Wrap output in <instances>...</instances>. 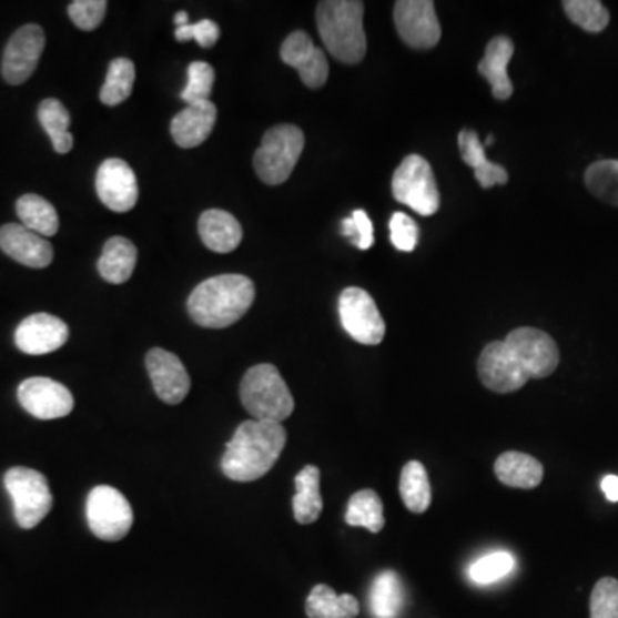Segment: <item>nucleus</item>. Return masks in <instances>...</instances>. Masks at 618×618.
<instances>
[{
    "label": "nucleus",
    "mask_w": 618,
    "mask_h": 618,
    "mask_svg": "<svg viewBox=\"0 0 618 618\" xmlns=\"http://www.w3.org/2000/svg\"><path fill=\"white\" fill-rule=\"evenodd\" d=\"M342 234L361 251L369 250L375 244L373 222L365 210H356L349 219L342 221Z\"/></svg>",
    "instance_id": "obj_39"
},
{
    "label": "nucleus",
    "mask_w": 618,
    "mask_h": 618,
    "mask_svg": "<svg viewBox=\"0 0 618 618\" xmlns=\"http://www.w3.org/2000/svg\"><path fill=\"white\" fill-rule=\"evenodd\" d=\"M39 119L43 130L52 140L53 150L61 155L71 152L74 138L69 133L71 115H69L68 109L59 100H43L39 107Z\"/></svg>",
    "instance_id": "obj_31"
},
{
    "label": "nucleus",
    "mask_w": 618,
    "mask_h": 618,
    "mask_svg": "<svg viewBox=\"0 0 618 618\" xmlns=\"http://www.w3.org/2000/svg\"><path fill=\"white\" fill-rule=\"evenodd\" d=\"M0 250L30 269H45L53 260L52 244L21 224H6L0 227Z\"/></svg>",
    "instance_id": "obj_18"
},
{
    "label": "nucleus",
    "mask_w": 618,
    "mask_h": 618,
    "mask_svg": "<svg viewBox=\"0 0 618 618\" xmlns=\"http://www.w3.org/2000/svg\"><path fill=\"white\" fill-rule=\"evenodd\" d=\"M174 37L178 42H188V40L193 39L203 49H212L221 39V28H219L215 21L202 20L196 24L190 23L186 27L178 28Z\"/></svg>",
    "instance_id": "obj_41"
},
{
    "label": "nucleus",
    "mask_w": 618,
    "mask_h": 618,
    "mask_svg": "<svg viewBox=\"0 0 618 618\" xmlns=\"http://www.w3.org/2000/svg\"><path fill=\"white\" fill-rule=\"evenodd\" d=\"M398 492L404 505L413 514H425L432 505V486L428 473L419 460H409L401 473Z\"/></svg>",
    "instance_id": "obj_28"
},
{
    "label": "nucleus",
    "mask_w": 618,
    "mask_h": 618,
    "mask_svg": "<svg viewBox=\"0 0 618 618\" xmlns=\"http://www.w3.org/2000/svg\"><path fill=\"white\" fill-rule=\"evenodd\" d=\"M69 328L58 316L37 313L28 316L16 328V347L31 356L53 353L68 342Z\"/></svg>",
    "instance_id": "obj_17"
},
{
    "label": "nucleus",
    "mask_w": 618,
    "mask_h": 618,
    "mask_svg": "<svg viewBox=\"0 0 618 618\" xmlns=\"http://www.w3.org/2000/svg\"><path fill=\"white\" fill-rule=\"evenodd\" d=\"M18 401L27 413L43 422L65 417L74 407V398L69 388L43 376L24 379L18 388Z\"/></svg>",
    "instance_id": "obj_12"
},
{
    "label": "nucleus",
    "mask_w": 618,
    "mask_h": 618,
    "mask_svg": "<svg viewBox=\"0 0 618 618\" xmlns=\"http://www.w3.org/2000/svg\"><path fill=\"white\" fill-rule=\"evenodd\" d=\"M459 150L464 163L475 169L476 181L482 188H494L508 183V172L498 163L486 159L485 144L475 131L463 130L459 134Z\"/></svg>",
    "instance_id": "obj_23"
},
{
    "label": "nucleus",
    "mask_w": 618,
    "mask_h": 618,
    "mask_svg": "<svg viewBox=\"0 0 618 618\" xmlns=\"http://www.w3.org/2000/svg\"><path fill=\"white\" fill-rule=\"evenodd\" d=\"M514 569L513 555L498 551V554L486 555L469 567L470 579L478 585H492L502 579Z\"/></svg>",
    "instance_id": "obj_36"
},
{
    "label": "nucleus",
    "mask_w": 618,
    "mask_h": 618,
    "mask_svg": "<svg viewBox=\"0 0 618 618\" xmlns=\"http://www.w3.org/2000/svg\"><path fill=\"white\" fill-rule=\"evenodd\" d=\"M345 523L354 527H366L373 535L384 529V504L375 489H361L351 497Z\"/></svg>",
    "instance_id": "obj_30"
},
{
    "label": "nucleus",
    "mask_w": 618,
    "mask_h": 618,
    "mask_svg": "<svg viewBox=\"0 0 618 618\" xmlns=\"http://www.w3.org/2000/svg\"><path fill=\"white\" fill-rule=\"evenodd\" d=\"M45 49V33L39 24H27L12 34L2 59V77L9 84L30 80Z\"/></svg>",
    "instance_id": "obj_13"
},
{
    "label": "nucleus",
    "mask_w": 618,
    "mask_h": 618,
    "mask_svg": "<svg viewBox=\"0 0 618 618\" xmlns=\"http://www.w3.org/2000/svg\"><path fill=\"white\" fill-rule=\"evenodd\" d=\"M281 59L300 72L301 81L312 90H318L328 80V61L325 52L313 43L304 31L288 34L281 47Z\"/></svg>",
    "instance_id": "obj_15"
},
{
    "label": "nucleus",
    "mask_w": 618,
    "mask_h": 618,
    "mask_svg": "<svg viewBox=\"0 0 618 618\" xmlns=\"http://www.w3.org/2000/svg\"><path fill=\"white\" fill-rule=\"evenodd\" d=\"M16 213L20 216L21 225L37 232L42 237H52L59 231V215L39 194H24L16 203Z\"/></svg>",
    "instance_id": "obj_27"
},
{
    "label": "nucleus",
    "mask_w": 618,
    "mask_h": 618,
    "mask_svg": "<svg viewBox=\"0 0 618 618\" xmlns=\"http://www.w3.org/2000/svg\"><path fill=\"white\" fill-rule=\"evenodd\" d=\"M174 23L178 28L186 27V24H190V16H188L186 11L178 12L174 18Z\"/></svg>",
    "instance_id": "obj_43"
},
{
    "label": "nucleus",
    "mask_w": 618,
    "mask_h": 618,
    "mask_svg": "<svg viewBox=\"0 0 618 618\" xmlns=\"http://www.w3.org/2000/svg\"><path fill=\"white\" fill-rule=\"evenodd\" d=\"M146 369L160 401L169 406H178L190 394L191 378L183 361L169 351L155 349L146 354Z\"/></svg>",
    "instance_id": "obj_16"
},
{
    "label": "nucleus",
    "mask_w": 618,
    "mask_h": 618,
    "mask_svg": "<svg viewBox=\"0 0 618 618\" xmlns=\"http://www.w3.org/2000/svg\"><path fill=\"white\" fill-rule=\"evenodd\" d=\"M69 18L80 30L93 31L105 18V0H74L68 8Z\"/></svg>",
    "instance_id": "obj_38"
},
{
    "label": "nucleus",
    "mask_w": 618,
    "mask_h": 618,
    "mask_svg": "<svg viewBox=\"0 0 618 618\" xmlns=\"http://www.w3.org/2000/svg\"><path fill=\"white\" fill-rule=\"evenodd\" d=\"M320 469L313 464L297 473L296 495L293 498L294 517L300 524H313L320 519L323 498L320 494Z\"/></svg>",
    "instance_id": "obj_25"
},
{
    "label": "nucleus",
    "mask_w": 618,
    "mask_h": 618,
    "mask_svg": "<svg viewBox=\"0 0 618 618\" xmlns=\"http://www.w3.org/2000/svg\"><path fill=\"white\" fill-rule=\"evenodd\" d=\"M404 589L397 574L384 570L373 580L369 610L376 618H397L403 610Z\"/></svg>",
    "instance_id": "obj_29"
},
{
    "label": "nucleus",
    "mask_w": 618,
    "mask_h": 618,
    "mask_svg": "<svg viewBox=\"0 0 618 618\" xmlns=\"http://www.w3.org/2000/svg\"><path fill=\"white\" fill-rule=\"evenodd\" d=\"M285 444L287 432L282 423L244 422L225 447L222 470L232 482H256L275 466Z\"/></svg>",
    "instance_id": "obj_2"
},
{
    "label": "nucleus",
    "mask_w": 618,
    "mask_h": 618,
    "mask_svg": "<svg viewBox=\"0 0 618 618\" xmlns=\"http://www.w3.org/2000/svg\"><path fill=\"white\" fill-rule=\"evenodd\" d=\"M307 618H356L359 601L353 595H337L331 586L318 585L306 599Z\"/></svg>",
    "instance_id": "obj_26"
},
{
    "label": "nucleus",
    "mask_w": 618,
    "mask_h": 618,
    "mask_svg": "<svg viewBox=\"0 0 618 618\" xmlns=\"http://www.w3.org/2000/svg\"><path fill=\"white\" fill-rule=\"evenodd\" d=\"M495 476L505 486L519 489H533L541 485L545 469L535 457L527 456L524 452H504L495 460Z\"/></svg>",
    "instance_id": "obj_22"
},
{
    "label": "nucleus",
    "mask_w": 618,
    "mask_h": 618,
    "mask_svg": "<svg viewBox=\"0 0 618 618\" xmlns=\"http://www.w3.org/2000/svg\"><path fill=\"white\" fill-rule=\"evenodd\" d=\"M338 315L344 331L353 341L365 345H378L384 341L387 326L379 315L375 300L365 288H344L338 297Z\"/></svg>",
    "instance_id": "obj_10"
},
{
    "label": "nucleus",
    "mask_w": 618,
    "mask_h": 618,
    "mask_svg": "<svg viewBox=\"0 0 618 618\" xmlns=\"http://www.w3.org/2000/svg\"><path fill=\"white\" fill-rule=\"evenodd\" d=\"M213 81H215V69L209 62H191L188 68V84L181 93V99L188 105L206 102L212 95Z\"/></svg>",
    "instance_id": "obj_35"
},
{
    "label": "nucleus",
    "mask_w": 618,
    "mask_h": 618,
    "mask_svg": "<svg viewBox=\"0 0 618 618\" xmlns=\"http://www.w3.org/2000/svg\"><path fill=\"white\" fill-rule=\"evenodd\" d=\"M392 193L397 202L419 215L429 216L440 209V191L432 165L419 155L406 156L398 165L392 179Z\"/></svg>",
    "instance_id": "obj_8"
},
{
    "label": "nucleus",
    "mask_w": 618,
    "mask_h": 618,
    "mask_svg": "<svg viewBox=\"0 0 618 618\" xmlns=\"http://www.w3.org/2000/svg\"><path fill=\"white\" fill-rule=\"evenodd\" d=\"M100 202L115 213L133 210L138 203V179L133 169L121 159H107L97 172Z\"/></svg>",
    "instance_id": "obj_14"
},
{
    "label": "nucleus",
    "mask_w": 618,
    "mask_h": 618,
    "mask_svg": "<svg viewBox=\"0 0 618 618\" xmlns=\"http://www.w3.org/2000/svg\"><path fill=\"white\" fill-rule=\"evenodd\" d=\"M241 403L256 422L282 423L294 413V398L274 365L247 369L241 382Z\"/></svg>",
    "instance_id": "obj_5"
},
{
    "label": "nucleus",
    "mask_w": 618,
    "mask_h": 618,
    "mask_svg": "<svg viewBox=\"0 0 618 618\" xmlns=\"http://www.w3.org/2000/svg\"><path fill=\"white\" fill-rule=\"evenodd\" d=\"M136 69L130 59H114L107 71L105 83L100 90L103 105L115 107L125 102L133 93Z\"/></svg>",
    "instance_id": "obj_32"
},
{
    "label": "nucleus",
    "mask_w": 618,
    "mask_h": 618,
    "mask_svg": "<svg viewBox=\"0 0 618 618\" xmlns=\"http://www.w3.org/2000/svg\"><path fill=\"white\" fill-rule=\"evenodd\" d=\"M560 363L557 342L533 326H520L504 341L489 342L478 359V375L488 391L513 394L529 379L547 378Z\"/></svg>",
    "instance_id": "obj_1"
},
{
    "label": "nucleus",
    "mask_w": 618,
    "mask_h": 618,
    "mask_svg": "<svg viewBox=\"0 0 618 618\" xmlns=\"http://www.w3.org/2000/svg\"><path fill=\"white\" fill-rule=\"evenodd\" d=\"M6 489L14 504L18 526L33 529L52 510L53 497L45 476L30 467H12L4 476Z\"/></svg>",
    "instance_id": "obj_7"
},
{
    "label": "nucleus",
    "mask_w": 618,
    "mask_h": 618,
    "mask_svg": "<svg viewBox=\"0 0 618 618\" xmlns=\"http://www.w3.org/2000/svg\"><path fill=\"white\" fill-rule=\"evenodd\" d=\"M90 531L103 541H121L133 527V508L119 489L95 486L87 500Z\"/></svg>",
    "instance_id": "obj_9"
},
{
    "label": "nucleus",
    "mask_w": 618,
    "mask_h": 618,
    "mask_svg": "<svg viewBox=\"0 0 618 618\" xmlns=\"http://www.w3.org/2000/svg\"><path fill=\"white\" fill-rule=\"evenodd\" d=\"M494 141H495L494 134H489V136L486 138V143H485L486 146H489V144H494Z\"/></svg>",
    "instance_id": "obj_44"
},
{
    "label": "nucleus",
    "mask_w": 618,
    "mask_h": 618,
    "mask_svg": "<svg viewBox=\"0 0 618 618\" xmlns=\"http://www.w3.org/2000/svg\"><path fill=\"white\" fill-rule=\"evenodd\" d=\"M591 618H618V580L604 577L596 582L589 601Z\"/></svg>",
    "instance_id": "obj_37"
},
{
    "label": "nucleus",
    "mask_w": 618,
    "mask_h": 618,
    "mask_svg": "<svg viewBox=\"0 0 618 618\" xmlns=\"http://www.w3.org/2000/svg\"><path fill=\"white\" fill-rule=\"evenodd\" d=\"M601 489H604L605 497L610 502H618V476H605L601 482Z\"/></svg>",
    "instance_id": "obj_42"
},
{
    "label": "nucleus",
    "mask_w": 618,
    "mask_h": 618,
    "mask_svg": "<svg viewBox=\"0 0 618 618\" xmlns=\"http://www.w3.org/2000/svg\"><path fill=\"white\" fill-rule=\"evenodd\" d=\"M395 28L413 49H433L442 39L440 21L432 0H401L394 8Z\"/></svg>",
    "instance_id": "obj_11"
},
{
    "label": "nucleus",
    "mask_w": 618,
    "mask_h": 618,
    "mask_svg": "<svg viewBox=\"0 0 618 618\" xmlns=\"http://www.w3.org/2000/svg\"><path fill=\"white\" fill-rule=\"evenodd\" d=\"M586 186L601 202L618 206V160H599L589 165Z\"/></svg>",
    "instance_id": "obj_33"
},
{
    "label": "nucleus",
    "mask_w": 618,
    "mask_h": 618,
    "mask_svg": "<svg viewBox=\"0 0 618 618\" xmlns=\"http://www.w3.org/2000/svg\"><path fill=\"white\" fill-rule=\"evenodd\" d=\"M303 150L304 134L297 125H275L266 131L254 153V171L263 183L278 186L291 178Z\"/></svg>",
    "instance_id": "obj_6"
},
{
    "label": "nucleus",
    "mask_w": 618,
    "mask_h": 618,
    "mask_svg": "<svg viewBox=\"0 0 618 618\" xmlns=\"http://www.w3.org/2000/svg\"><path fill=\"white\" fill-rule=\"evenodd\" d=\"M216 122V107L210 100L191 103L171 122V133L181 149H196L212 134Z\"/></svg>",
    "instance_id": "obj_19"
},
{
    "label": "nucleus",
    "mask_w": 618,
    "mask_h": 618,
    "mask_svg": "<svg viewBox=\"0 0 618 618\" xmlns=\"http://www.w3.org/2000/svg\"><path fill=\"white\" fill-rule=\"evenodd\" d=\"M564 11L574 24L588 33H601L610 23V12L599 0H566Z\"/></svg>",
    "instance_id": "obj_34"
},
{
    "label": "nucleus",
    "mask_w": 618,
    "mask_h": 618,
    "mask_svg": "<svg viewBox=\"0 0 618 618\" xmlns=\"http://www.w3.org/2000/svg\"><path fill=\"white\" fill-rule=\"evenodd\" d=\"M365 4L359 0H323L316 8V24L325 49L344 64H359L366 55L363 28Z\"/></svg>",
    "instance_id": "obj_4"
},
{
    "label": "nucleus",
    "mask_w": 618,
    "mask_h": 618,
    "mask_svg": "<svg viewBox=\"0 0 618 618\" xmlns=\"http://www.w3.org/2000/svg\"><path fill=\"white\" fill-rule=\"evenodd\" d=\"M391 241L398 251L411 253L419 241V229L406 213L397 212L391 219Z\"/></svg>",
    "instance_id": "obj_40"
},
{
    "label": "nucleus",
    "mask_w": 618,
    "mask_h": 618,
    "mask_svg": "<svg viewBox=\"0 0 618 618\" xmlns=\"http://www.w3.org/2000/svg\"><path fill=\"white\" fill-rule=\"evenodd\" d=\"M197 231L203 244L219 254L232 253L243 241V227L232 213L206 210L200 216Z\"/></svg>",
    "instance_id": "obj_20"
},
{
    "label": "nucleus",
    "mask_w": 618,
    "mask_h": 618,
    "mask_svg": "<svg viewBox=\"0 0 618 618\" xmlns=\"http://www.w3.org/2000/svg\"><path fill=\"white\" fill-rule=\"evenodd\" d=\"M254 284L244 275H216L202 282L188 300L194 323L205 328H227L240 322L254 301Z\"/></svg>",
    "instance_id": "obj_3"
},
{
    "label": "nucleus",
    "mask_w": 618,
    "mask_h": 618,
    "mask_svg": "<svg viewBox=\"0 0 618 618\" xmlns=\"http://www.w3.org/2000/svg\"><path fill=\"white\" fill-rule=\"evenodd\" d=\"M514 55L513 40L507 37H495L486 47L485 58L478 64L482 77L488 81L497 100H508L513 97V81L508 78L507 65Z\"/></svg>",
    "instance_id": "obj_21"
},
{
    "label": "nucleus",
    "mask_w": 618,
    "mask_h": 618,
    "mask_svg": "<svg viewBox=\"0 0 618 618\" xmlns=\"http://www.w3.org/2000/svg\"><path fill=\"white\" fill-rule=\"evenodd\" d=\"M138 263V250L125 237H111L103 246L99 260V272L103 281L111 284H124L130 281Z\"/></svg>",
    "instance_id": "obj_24"
}]
</instances>
